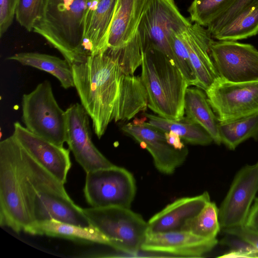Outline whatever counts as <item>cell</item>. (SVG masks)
<instances>
[{
	"mask_svg": "<svg viewBox=\"0 0 258 258\" xmlns=\"http://www.w3.org/2000/svg\"><path fill=\"white\" fill-rule=\"evenodd\" d=\"M72 68L81 104L98 139L111 121L129 120L146 110L148 95L141 76L125 74L109 48Z\"/></svg>",
	"mask_w": 258,
	"mask_h": 258,
	"instance_id": "cell-1",
	"label": "cell"
},
{
	"mask_svg": "<svg viewBox=\"0 0 258 258\" xmlns=\"http://www.w3.org/2000/svg\"><path fill=\"white\" fill-rule=\"evenodd\" d=\"M66 192L64 184L40 165L12 135L0 142V224L16 232L35 222L37 192Z\"/></svg>",
	"mask_w": 258,
	"mask_h": 258,
	"instance_id": "cell-2",
	"label": "cell"
},
{
	"mask_svg": "<svg viewBox=\"0 0 258 258\" xmlns=\"http://www.w3.org/2000/svg\"><path fill=\"white\" fill-rule=\"evenodd\" d=\"M141 67L148 107L162 117L181 119L189 85L180 70L165 54L153 48L144 49Z\"/></svg>",
	"mask_w": 258,
	"mask_h": 258,
	"instance_id": "cell-3",
	"label": "cell"
},
{
	"mask_svg": "<svg viewBox=\"0 0 258 258\" xmlns=\"http://www.w3.org/2000/svg\"><path fill=\"white\" fill-rule=\"evenodd\" d=\"M88 0H45L33 31L71 64L84 61L82 44Z\"/></svg>",
	"mask_w": 258,
	"mask_h": 258,
	"instance_id": "cell-4",
	"label": "cell"
},
{
	"mask_svg": "<svg viewBox=\"0 0 258 258\" xmlns=\"http://www.w3.org/2000/svg\"><path fill=\"white\" fill-rule=\"evenodd\" d=\"M22 121L30 132L56 145L66 142V110L58 104L49 81L38 84L23 95Z\"/></svg>",
	"mask_w": 258,
	"mask_h": 258,
	"instance_id": "cell-5",
	"label": "cell"
},
{
	"mask_svg": "<svg viewBox=\"0 0 258 258\" xmlns=\"http://www.w3.org/2000/svg\"><path fill=\"white\" fill-rule=\"evenodd\" d=\"M90 224L110 241V246L128 254L141 250L148 229L140 214L130 208L107 207L83 209Z\"/></svg>",
	"mask_w": 258,
	"mask_h": 258,
	"instance_id": "cell-6",
	"label": "cell"
},
{
	"mask_svg": "<svg viewBox=\"0 0 258 258\" xmlns=\"http://www.w3.org/2000/svg\"><path fill=\"white\" fill-rule=\"evenodd\" d=\"M191 24L180 12L174 0H149L137 31L143 49H156L176 65L169 37L173 31H183Z\"/></svg>",
	"mask_w": 258,
	"mask_h": 258,
	"instance_id": "cell-7",
	"label": "cell"
},
{
	"mask_svg": "<svg viewBox=\"0 0 258 258\" xmlns=\"http://www.w3.org/2000/svg\"><path fill=\"white\" fill-rule=\"evenodd\" d=\"M84 193L91 207L130 208L136 193V181L129 171L114 165L86 173Z\"/></svg>",
	"mask_w": 258,
	"mask_h": 258,
	"instance_id": "cell-8",
	"label": "cell"
},
{
	"mask_svg": "<svg viewBox=\"0 0 258 258\" xmlns=\"http://www.w3.org/2000/svg\"><path fill=\"white\" fill-rule=\"evenodd\" d=\"M219 122H227L258 112V80L232 82L219 77L205 91Z\"/></svg>",
	"mask_w": 258,
	"mask_h": 258,
	"instance_id": "cell-9",
	"label": "cell"
},
{
	"mask_svg": "<svg viewBox=\"0 0 258 258\" xmlns=\"http://www.w3.org/2000/svg\"><path fill=\"white\" fill-rule=\"evenodd\" d=\"M211 56L219 77L232 82L258 80V50L236 41L213 40Z\"/></svg>",
	"mask_w": 258,
	"mask_h": 258,
	"instance_id": "cell-10",
	"label": "cell"
},
{
	"mask_svg": "<svg viewBox=\"0 0 258 258\" xmlns=\"http://www.w3.org/2000/svg\"><path fill=\"white\" fill-rule=\"evenodd\" d=\"M258 192V161L246 165L236 174L220 208L222 229L246 224L251 205Z\"/></svg>",
	"mask_w": 258,
	"mask_h": 258,
	"instance_id": "cell-11",
	"label": "cell"
},
{
	"mask_svg": "<svg viewBox=\"0 0 258 258\" xmlns=\"http://www.w3.org/2000/svg\"><path fill=\"white\" fill-rule=\"evenodd\" d=\"M66 143L86 173L114 165L93 143L89 115L81 104H71L66 110Z\"/></svg>",
	"mask_w": 258,
	"mask_h": 258,
	"instance_id": "cell-12",
	"label": "cell"
},
{
	"mask_svg": "<svg viewBox=\"0 0 258 258\" xmlns=\"http://www.w3.org/2000/svg\"><path fill=\"white\" fill-rule=\"evenodd\" d=\"M121 129L148 150L156 169L163 174L173 173L186 160L187 148L181 150L174 149L167 143L164 132L143 119L136 118L123 124Z\"/></svg>",
	"mask_w": 258,
	"mask_h": 258,
	"instance_id": "cell-13",
	"label": "cell"
},
{
	"mask_svg": "<svg viewBox=\"0 0 258 258\" xmlns=\"http://www.w3.org/2000/svg\"><path fill=\"white\" fill-rule=\"evenodd\" d=\"M13 135L40 165L65 184L71 167L69 149L34 134L18 121L14 123Z\"/></svg>",
	"mask_w": 258,
	"mask_h": 258,
	"instance_id": "cell-14",
	"label": "cell"
},
{
	"mask_svg": "<svg viewBox=\"0 0 258 258\" xmlns=\"http://www.w3.org/2000/svg\"><path fill=\"white\" fill-rule=\"evenodd\" d=\"M218 243L217 238L206 239L183 230L147 232L141 250L199 257L211 251Z\"/></svg>",
	"mask_w": 258,
	"mask_h": 258,
	"instance_id": "cell-15",
	"label": "cell"
},
{
	"mask_svg": "<svg viewBox=\"0 0 258 258\" xmlns=\"http://www.w3.org/2000/svg\"><path fill=\"white\" fill-rule=\"evenodd\" d=\"M117 0H88L82 50L85 59L108 48V38Z\"/></svg>",
	"mask_w": 258,
	"mask_h": 258,
	"instance_id": "cell-16",
	"label": "cell"
},
{
	"mask_svg": "<svg viewBox=\"0 0 258 258\" xmlns=\"http://www.w3.org/2000/svg\"><path fill=\"white\" fill-rule=\"evenodd\" d=\"M182 38L197 78V87L205 91L219 77L210 54L213 37L207 28L194 23L183 31Z\"/></svg>",
	"mask_w": 258,
	"mask_h": 258,
	"instance_id": "cell-17",
	"label": "cell"
},
{
	"mask_svg": "<svg viewBox=\"0 0 258 258\" xmlns=\"http://www.w3.org/2000/svg\"><path fill=\"white\" fill-rule=\"evenodd\" d=\"M33 213L35 222L54 219L80 226L91 225L83 209L76 205L67 192L38 191L34 200Z\"/></svg>",
	"mask_w": 258,
	"mask_h": 258,
	"instance_id": "cell-18",
	"label": "cell"
},
{
	"mask_svg": "<svg viewBox=\"0 0 258 258\" xmlns=\"http://www.w3.org/2000/svg\"><path fill=\"white\" fill-rule=\"evenodd\" d=\"M210 201L207 191L194 197L179 198L149 219L147 232L180 230L184 223L197 215Z\"/></svg>",
	"mask_w": 258,
	"mask_h": 258,
	"instance_id": "cell-19",
	"label": "cell"
},
{
	"mask_svg": "<svg viewBox=\"0 0 258 258\" xmlns=\"http://www.w3.org/2000/svg\"><path fill=\"white\" fill-rule=\"evenodd\" d=\"M149 0H117L108 38V48L118 49L135 35Z\"/></svg>",
	"mask_w": 258,
	"mask_h": 258,
	"instance_id": "cell-20",
	"label": "cell"
},
{
	"mask_svg": "<svg viewBox=\"0 0 258 258\" xmlns=\"http://www.w3.org/2000/svg\"><path fill=\"white\" fill-rule=\"evenodd\" d=\"M32 235H46L104 244L110 241L92 225L80 226L54 219L35 222L26 231Z\"/></svg>",
	"mask_w": 258,
	"mask_h": 258,
	"instance_id": "cell-21",
	"label": "cell"
},
{
	"mask_svg": "<svg viewBox=\"0 0 258 258\" xmlns=\"http://www.w3.org/2000/svg\"><path fill=\"white\" fill-rule=\"evenodd\" d=\"M184 108L187 119L202 126L217 145L222 144L219 131L220 122L208 101L206 94L201 89H186Z\"/></svg>",
	"mask_w": 258,
	"mask_h": 258,
	"instance_id": "cell-22",
	"label": "cell"
},
{
	"mask_svg": "<svg viewBox=\"0 0 258 258\" xmlns=\"http://www.w3.org/2000/svg\"><path fill=\"white\" fill-rule=\"evenodd\" d=\"M7 59L50 74L59 81L64 89L75 87L72 64L65 58L45 53L25 52L15 53Z\"/></svg>",
	"mask_w": 258,
	"mask_h": 258,
	"instance_id": "cell-23",
	"label": "cell"
},
{
	"mask_svg": "<svg viewBox=\"0 0 258 258\" xmlns=\"http://www.w3.org/2000/svg\"><path fill=\"white\" fill-rule=\"evenodd\" d=\"M145 116L151 125L163 132H173L189 144L206 146L213 142L211 136L202 126L186 117L176 120L148 113H145Z\"/></svg>",
	"mask_w": 258,
	"mask_h": 258,
	"instance_id": "cell-24",
	"label": "cell"
},
{
	"mask_svg": "<svg viewBox=\"0 0 258 258\" xmlns=\"http://www.w3.org/2000/svg\"><path fill=\"white\" fill-rule=\"evenodd\" d=\"M219 131L221 143L230 150H235L248 139L258 140V112L237 119L220 122Z\"/></svg>",
	"mask_w": 258,
	"mask_h": 258,
	"instance_id": "cell-25",
	"label": "cell"
},
{
	"mask_svg": "<svg viewBox=\"0 0 258 258\" xmlns=\"http://www.w3.org/2000/svg\"><path fill=\"white\" fill-rule=\"evenodd\" d=\"M257 34L258 7H256L237 15L212 37L218 40L236 41Z\"/></svg>",
	"mask_w": 258,
	"mask_h": 258,
	"instance_id": "cell-26",
	"label": "cell"
},
{
	"mask_svg": "<svg viewBox=\"0 0 258 258\" xmlns=\"http://www.w3.org/2000/svg\"><path fill=\"white\" fill-rule=\"evenodd\" d=\"M221 229L219 208L214 202L210 201L197 215L187 220L180 230L204 238L214 239Z\"/></svg>",
	"mask_w": 258,
	"mask_h": 258,
	"instance_id": "cell-27",
	"label": "cell"
},
{
	"mask_svg": "<svg viewBox=\"0 0 258 258\" xmlns=\"http://www.w3.org/2000/svg\"><path fill=\"white\" fill-rule=\"evenodd\" d=\"M236 0H193L188 9L191 22L207 27Z\"/></svg>",
	"mask_w": 258,
	"mask_h": 258,
	"instance_id": "cell-28",
	"label": "cell"
},
{
	"mask_svg": "<svg viewBox=\"0 0 258 258\" xmlns=\"http://www.w3.org/2000/svg\"><path fill=\"white\" fill-rule=\"evenodd\" d=\"M110 49L117 57L123 73L126 75H134L136 70L142 64L144 52L143 44L138 31L122 48Z\"/></svg>",
	"mask_w": 258,
	"mask_h": 258,
	"instance_id": "cell-29",
	"label": "cell"
},
{
	"mask_svg": "<svg viewBox=\"0 0 258 258\" xmlns=\"http://www.w3.org/2000/svg\"><path fill=\"white\" fill-rule=\"evenodd\" d=\"M183 31H173L169 37V42L176 59V67L183 74L189 86H197V78L182 38Z\"/></svg>",
	"mask_w": 258,
	"mask_h": 258,
	"instance_id": "cell-30",
	"label": "cell"
},
{
	"mask_svg": "<svg viewBox=\"0 0 258 258\" xmlns=\"http://www.w3.org/2000/svg\"><path fill=\"white\" fill-rule=\"evenodd\" d=\"M45 0H17L15 17L27 31H33L35 23L41 18Z\"/></svg>",
	"mask_w": 258,
	"mask_h": 258,
	"instance_id": "cell-31",
	"label": "cell"
},
{
	"mask_svg": "<svg viewBox=\"0 0 258 258\" xmlns=\"http://www.w3.org/2000/svg\"><path fill=\"white\" fill-rule=\"evenodd\" d=\"M258 7V0H236L223 13L206 27L212 36L240 13Z\"/></svg>",
	"mask_w": 258,
	"mask_h": 258,
	"instance_id": "cell-32",
	"label": "cell"
},
{
	"mask_svg": "<svg viewBox=\"0 0 258 258\" xmlns=\"http://www.w3.org/2000/svg\"><path fill=\"white\" fill-rule=\"evenodd\" d=\"M17 0H0V36L7 32L12 25Z\"/></svg>",
	"mask_w": 258,
	"mask_h": 258,
	"instance_id": "cell-33",
	"label": "cell"
},
{
	"mask_svg": "<svg viewBox=\"0 0 258 258\" xmlns=\"http://www.w3.org/2000/svg\"><path fill=\"white\" fill-rule=\"evenodd\" d=\"M222 230L226 234L242 239L258 250V230L246 224Z\"/></svg>",
	"mask_w": 258,
	"mask_h": 258,
	"instance_id": "cell-34",
	"label": "cell"
},
{
	"mask_svg": "<svg viewBox=\"0 0 258 258\" xmlns=\"http://www.w3.org/2000/svg\"><path fill=\"white\" fill-rule=\"evenodd\" d=\"M220 243L229 247L231 251L242 252H254L258 251L250 244L236 236L226 234Z\"/></svg>",
	"mask_w": 258,
	"mask_h": 258,
	"instance_id": "cell-35",
	"label": "cell"
},
{
	"mask_svg": "<svg viewBox=\"0 0 258 258\" xmlns=\"http://www.w3.org/2000/svg\"><path fill=\"white\" fill-rule=\"evenodd\" d=\"M168 144L176 150H181L186 147L181 141V138L173 132H164Z\"/></svg>",
	"mask_w": 258,
	"mask_h": 258,
	"instance_id": "cell-36",
	"label": "cell"
},
{
	"mask_svg": "<svg viewBox=\"0 0 258 258\" xmlns=\"http://www.w3.org/2000/svg\"><path fill=\"white\" fill-rule=\"evenodd\" d=\"M246 225L258 230V198L255 199L250 209Z\"/></svg>",
	"mask_w": 258,
	"mask_h": 258,
	"instance_id": "cell-37",
	"label": "cell"
}]
</instances>
